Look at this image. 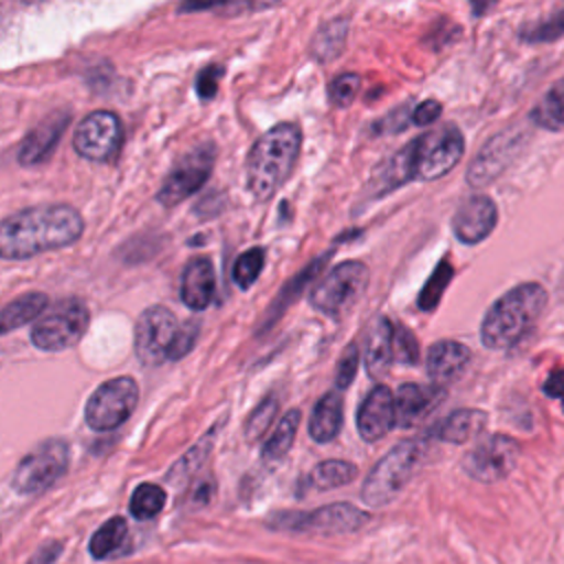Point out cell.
I'll use <instances>...</instances> for the list:
<instances>
[{"mask_svg": "<svg viewBox=\"0 0 564 564\" xmlns=\"http://www.w3.org/2000/svg\"><path fill=\"white\" fill-rule=\"evenodd\" d=\"M84 231L82 214L70 205H37L0 220V258L24 260L73 245Z\"/></svg>", "mask_w": 564, "mask_h": 564, "instance_id": "obj_1", "label": "cell"}, {"mask_svg": "<svg viewBox=\"0 0 564 564\" xmlns=\"http://www.w3.org/2000/svg\"><path fill=\"white\" fill-rule=\"evenodd\" d=\"M546 291L538 282H524L498 297L480 324V339L491 350L516 346L546 308Z\"/></svg>", "mask_w": 564, "mask_h": 564, "instance_id": "obj_2", "label": "cell"}, {"mask_svg": "<svg viewBox=\"0 0 564 564\" xmlns=\"http://www.w3.org/2000/svg\"><path fill=\"white\" fill-rule=\"evenodd\" d=\"M302 148L297 123L284 121L267 130L247 156V187L256 200H267L289 178Z\"/></svg>", "mask_w": 564, "mask_h": 564, "instance_id": "obj_3", "label": "cell"}, {"mask_svg": "<svg viewBox=\"0 0 564 564\" xmlns=\"http://www.w3.org/2000/svg\"><path fill=\"white\" fill-rule=\"evenodd\" d=\"M421 456L423 445L419 441H401L394 445L366 476L361 485V500L370 507L388 505L408 485Z\"/></svg>", "mask_w": 564, "mask_h": 564, "instance_id": "obj_4", "label": "cell"}, {"mask_svg": "<svg viewBox=\"0 0 564 564\" xmlns=\"http://www.w3.org/2000/svg\"><path fill=\"white\" fill-rule=\"evenodd\" d=\"M465 150L463 132L456 126H438L408 145L410 176L434 181L456 167Z\"/></svg>", "mask_w": 564, "mask_h": 564, "instance_id": "obj_5", "label": "cell"}, {"mask_svg": "<svg viewBox=\"0 0 564 564\" xmlns=\"http://www.w3.org/2000/svg\"><path fill=\"white\" fill-rule=\"evenodd\" d=\"M370 271L359 260H346L341 264H335L311 291L308 300L315 311L339 317L346 311L352 308V304L359 300V295L366 291Z\"/></svg>", "mask_w": 564, "mask_h": 564, "instance_id": "obj_6", "label": "cell"}, {"mask_svg": "<svg viewBox=\"0 0 564 564\" xmlns=\"http://www.w3.org/2000/svg\"><path fill=\"white\" fill-rule=\"evenodd\" d=\"M68 456L70 452L66 441L62 438L42 441L18 463L11 478V487L24 496L42 494L66 474Z\"/></svg>", "mask_w": 564, "mask_h": 564, "instance_id": "obj_7", "label": "cell"}, {"mask_svg": "<svg viewBox=\"0 0 564 564\" xmlns=\"http://www.w3.org/2000/svg\"><path fill=\"white\" fill-rule=\"evenodd\" d=\"M88 319L90 315L82 300H59L37 317L31 328V341L42 350H64L82 339Z\"/></svg>", "mask_w": 564, "mask_h": 564, "instance_id": "obj_8", "label": "cell"}, {"mask_svg": "<svg viewBox=\"0 0 564 564\" xmlns=\"http://www.w3.org/2000/svg\"><path fill=\"white\" fill-rule=\"evenodd\" d=\"M139 386L132 377H115L104 381L86 403V423L95 432L119 427L137 408Z\"/></svg>", "mask_w": 564, "mask_h": 564, "instance_id": "obj_9", "label": "cell"}, {"mask_svg": "<svg viewBox=\"0 0 564 564\" xmlns=\"http://www.w3.org/2000/svg\"><path fill=\"white\" fill-rule=\"evenodd\" d=\"M178 322L174 313L161 304L145 308L134 328V350L143 366H159L170 359Z\"/></svg>", "mask_w": 564, "mask_h": 564, "instance_id": "obj_10", "label": "cell"}, {"mask_svg": "<svg viewBox=\"0 0 564 564\" xmlns=\"http://www.w3.org/2000/svg\"><path fill=\"white\" fill-rule=\"evenodd\" d=\"M214 159H216V148L212 143H203L192 152H187L163 181L156 194V200L165 207H174L187 196H192L194 192H198L214 167Z\"/></svg>", "mask_w": 564, "mask_h": 564, "instance_id": "obj_11", "label": "cell"}, {"mask_svg": "<svg viewBox=\"0 0 564 564\" xmlns=\"http://www.w3.org/2000/svg\"><path fill=\"white\" fill-rule=\"evenodd\" d=\"M366 520L368 513L361 511L359 507L348 502H335L328 507H319L311 513H284L282 520H275V527L302 533L335 535L357 531L361 524H366Z\"/></svg>", "mask_w": 564, "mask_h": 564, "instance_id": "obj_12", "label": "cell"}, {"mask_svg": "<svg viewBox=\"0 0 564 564\" xmlns=\"http://www.w3.org/2000/svg\"><path fill=\"white\" fill-rule=\"evenodd\" d=\"M520 447L511 436L489 434L467 454L465 471L480 482L502 480L518 463Z\"/></svg>", "mask_w": 564, "mask_h": 564, "instance_id": "obj_13", "label": "cell"}, {"mask_svg": "<svg viewBox=\"0 0 564 564\" xmlns=\"http://www.w3.org/2000/svg\"><path fill=\"white\" fill-rule=\"evenodd\" d=\"M75 150L88 161H110L121 145V123L110 110H95L73 134Z\"/></svg>", "mask_w": 564, "mask_h": 564, "instance_id": "obj_14", "label": "cell"}, {"mask_svg": "<svg viewBox=\"0 0 564 564\" xmlns=\"http://www.w3.org/2000/svg\"><path fill=\"white\" fill-rule=\"evenodd\" d=\"M524 139H527V132L520 128H509V130L491 137L480 148V152L476 154V159L471 161V165L467 170L469 185L485 187L487 183L496 181V176H500V172L507 170L509 163L518 156Z\"/></svg>", "mask_w": 564, "mask_h": 564, "instance_id": "obj_15", "label": "cell"}, {"mask_svg": "<svg viewBox=\"0 0 564 564\" xmlns=\"http://www.w3.org/2000/svg\"><path fill=\"white\" fill-rule=\"evenodd\" d=\"M496 223H498L496 203L485 194H474L458 205L452 218V229L463 245H478L494 231Z\"/></svg>", "mask_w": 564, "mask_h": 564, "instance_id": "obj_16", "label": "cell"}, {"mask_svg": "<svg viewBox=\"0 0 564 564\" xmlns=\"http://www.w3.org/2000/svg\"><path fill=\"white\" fill-rule=\"evenodd\" d=\"M394 425V394L386 386H375L357 412L359 436L368 443L383 438Z\"/></svg>", "mask_w": 564, "mask_h": 564, "instance_id": "obj_17", "label": "cell"}, {"mask_svg": "<svg viewBox=\"0 0 564 564\" xmlns=\"http://www.w3.org/2000/svg\"><path fill=\"white\" fill-rule=\"evenodd\" d=\"M441 386H419V383H403L394 397V423L401 427H412L419 423L436 403L443 399Z\"/></svg>", "mask_w": 564, "mask_h": 564, "instance_id": "obj_18", "label": "cell"}, {"mask_svg": "<svg viewBox=\"0 0 564 564\" xmlns=\"http://www.w3.org/2000/svg\"><path fill=\"white\" fill-rule=\"evenodd\" d=\"M70 119L68 110H57L51 117H46L37 128H33L26 139L22 141V148L18 152V159L22 165H35L46 161V156L55 150L66 123Z\"/></svg>", "mask_w": 564, "mask_h": 564, "instance_id": "obj_19", "label": "cell"}, {"mask_svg": "<svg viewBox=\"0 0 564 564\" xmlns=\"http://www.w3.org/2000/svg\"><path fill=\"white\" fill-rule=\"evenodd\" d=\"M216 291V273L209 258H194L187 262L181 278V300L192 311H203L212 304Z\"/></svg>", "mask_w": 564, "mask_h": 564, "instance_id": "obj_20", "label": "cell"}, {"mask_svg": "<svg viewBox=\"0 0 564 564\" xmlns=\"http://www.w3.org/2000/svg\"><path fill=\"white\" fill-rule=\"evenodd\" d=\"M469 361V348L454 339H441L427 350L425 368L434 386L454 381Z\"/></svg>", "mask_w": 564, "mask_h": 564, "instance_id": "obj_21", "label": "cell"}, {"mask_svg": "<svg viewBox=\"0 0 564 564\" xmlns=\"http://www.w3.org/2000/svg\"><path fill=\"white\" fill-rule=\"evenodd\" d=\"M392 364V324L377 315L364 333V366L370 377H381Z\"/></svg>", "mask_w": 564, "mask_h": 564, "instance_id": "obj_22", "label": "cell"}, {"mask_svg": "<svg viewBox=\"0 0 564 564\" xmlns=\"http://www.w3.org/2000/svg\"><path fill=\"white\" fill-rule=\"evenodd\" d=\"M341 423H344L341 392L333 390V392H326L315 403L311 421H308V434L315 443H328L339 434Z\"/></svg>", "mask_w": 564, "mask_h": 564, "instance_id": "obj_23", "label": "cell"}, {"mask_svg": "<svg viewBox=\"0 0 564 564\" xmlns=\"http://www.w3.org/2000/svg\"><path fill=\"white\" fill-rule=\"evenodd\" d=\"M487 425V414L482 410L476 408H463L452 412L449 416H445L436 427H434V436L447 443H467L474 436H478Z\"/></svg>", "mask_w": 564, "mask_h": 564, "instance_id": "obj_24", "label": "cell"}, {"mask_svg": "<svg viewBox=\"0 0 564 564\" xmlns=\"http://www.w3.org/2000/svg\"><path fill=\"white\" fill-rule=\"evenodd\" d=\"M48 304L44 293H24L0 308V335L40 317Z\"/></svg>", "mask_w": 564, "mask_h": 564, "instance_id": "obj_25", "label": "cell"}, {"mask_svg": "<svg viewBox=\"0 0 564 564\" xmlns=\"http://www.w3.org/2000/svg\"><path fill=\"white\" fill-rule=\"evenodd\" d=\"M346 35H348V18H333L330 22L322 24V29L315 33L311 53L317 62H330L339 57V53L346 46Z\"/></svg>", "mask_w": 564, "mask_h": 564, "instance_id": "obj_26", "label": "cell"}, {"mask_svg": "<svg viewBox=\"0 0 564 564\" xmlns=\"http://www.w3.org/2000/svg\"><path fill=\"white\" fill-rule=\"evenodd\" d=\"M126 540H128V524L121 516H115L93 533L88 551L95 560L115 557L117 553H121Z\"/></svg>", "mask_w": 564, "mask_h": 564, "instance_id": "obj_27", "label": "cell"}, {"mask_svg": "<svg viewBox=\"0 0 564 564\" xmlns=\"http://www.w3.org/2000/svg\"><path fill=\"white\" fill-rule=\"evenodd\" d=\"M531 121L546 130L564 128V79H557L531 110Z\"/></svg>", "mask_w": 564, "mask_h": 564, "instance_id": "obj_28", "label": "cell"}, {"mask_svg": "<svg viewBox=\"0 0 564 564\" xmlns=\"http://www.w3.org/2000/svg\"><path fill=\"white\" fill-rule=\"evenodd\" d=\"M300 419H302V412L300 410H289L280 421L278 425L273 427L271 436L267 438L264 447H262V456L267 460H280L284 458V454L291 449L293 441H295V434H297V427H300Z\"/></svg>", "mask_w": 564, "mask_h": 564, "instance_id": "obj_29", "label": "cell"}, {"mask_svg": "<svg viewBox=\"0 0 564 564\" xmlns=\"http://www.w3.org/2000/svg\"><path fill=\"white\" fill-rule=\"evenodd\" d=\"M357 478V467L348 460H322L315 465V469L308 474V485L313 489H335L341 485H348Z\"/></svg>", "mask_w": 564, "mask_h": 564, "instance_id": "obj_30", "label": "cell"}, {"mask_svg": "<svg viewBox=\"0 0 564 564\" xmlns=\"http://www.w3.org/2000/svg\"><path fill=\"white\" fill-rule=\"evenodd\" d=\"M163 507H165V491L154 482L139 485L130 498V513L137 520H150L159 516Z\"/></svg>", "mask_w": 564, "mask_h": 564, "instance_id": "obj_31", "label": "cell"}, {"mask_svg": "<svg viewBox=\"0 0 564 564\" xmlns=\"http://www.w3.org/2000/svg\"><path fill=\"white\" fill-rule=\"evenodd\" d=\"M452 275H454L452 264L447 260H441L438 267L434 269V273L430 275V280L425 282V286L419 293V308H423V311L436 308L445 289H447V284H449V280H452Z\"/></svg>", "mask_w": 564, "mask_h": 564, "instance_id": "obj_32", "label": "cell"}, {"mask_svg": "<svg viewBox=\"0 0 564 564\" xmlns=\"http://www.w3.org/2000/svg\"><path fill=\"white\" fill-rule=\"evenodd\" d=\"M262 267H264V249H260V247L247 249L234 262V271H231L234 282L240 289H249L256 282V278L260 275Z\"/></svg>", "mask_w": 564, "mask_h": 564, "instance_id": "obj_33", "label": "cell"}, {"mask_svg": "<svg viewBox=\"0 0 564 564\" xmlns=\"http://www.w3.org/2000/svg\"><path fill=\"white\" fill-rule=\"evenodd\" d=\"M564 35V9L551 13L549 18L540 20V22H533V24H527L522 31H520V37L524 42H553L557 37Z\"/></svg>", "mask_w": 564, "mask_h": 564, "instance_id": "obj_34", "label": "cell"}, {"mask_svg": "<svg viewBox=\"0 0 564 564\" xmlns=\"http://www.w3.org/2000/svg\"><path fill=\"white\" fill-rule=\"evenodd\" d=\"M392 361L412 366L419 361V341L403 324H392Z\"/></svg>", "mask_w": 564, "mask_h": 564, "instance_id": "obj_35", "label": "cell"}, {"mask_svg": "<svg viewBox=\"0 0 564 564\" xmlns=\"http://www.w3.org/2000/svg\"><path fill=\"white\" fill-rule=\"evenodd\" d=\"M275 412H278V397H267L253 412L251 416L247 419V427H245V434L249 441H258L267 430L269 425L273 423L275 419Z\"/></svg>", "mask_w": 564, "mask_h": 564, "instance_id": "obj_36", "label": "cell"}, {"mask_svg": "<svg viewBox=\"0 0 564 564\" xmlns=\"http://www.w3.org/2000/svg\"><path fill=\"white\" fill-rule=\"evenodd\" d=\"M361 88V77L357 73H344L337 75L330 86H328V99L337 108H346L359 93Z\"/></svg>", "mask_w": 564, "mask_h": 564, "instance_id": "obj_37", "label": "cell"}, {"mask_svg": "<svg viewBox=\"0 0 564 564\" xmlns=\"http://www.w3.org/2000/svg\"><path fill=\"white\" fill-rule=\"evenodd\" d=\"M359 348L357 344H348L346 350L341 352L339 357V364H337V372H335V388L341 392L350 386V381L355 379L357 375V368H359Z\"/></svg>", "mask_w": 564, "mask_h": 564, "instance_id": "obj_38", "label": "cell"}, {"mask_svg": "<svg viewBox=\"0 0 564 564\" xmlns=\"http://www.w3.org/2000/svg\"><path fill=\"white\" fill-rule=\"evenodd\" d=\"M196 333H198V324L196 322L181 324L178 333H176V339H174V346H172V352H170V359H181L183 355H187L189 348L196 341Z\"/></svg>", "mask_w": 564, "mask_h": 564, "instance_id": "obj_39", "label": "cell"}, {"mask_svg": "<svg viewBox=\"0 0 564 564\" xmlns=\"http://www.w3.org/2000/svg\"><path fill=\"white\" fill-rule=\"evenodd\" d=\"M209 438H212V436H205L192 452H187V454L183 456V460H181L178 465H174L170 478H172L174 474H189L192 469H196V467L205 460V456H207V452H209V445H212Z\"/></svg>", "mask_w": 564, "mask_h": 564, "instance_id": "obj_40", "label": "cell"}, {"mask_svg": "<svg viewBox=\"0 0 564 564\" xmlns=\"http://www.w3.org/2000/svg\"><path fill=\"white\" fill-rule=\"evenodd\" d=\"M223 77V68L220 66H207L200 70V75L196 77V93L203 99H212L216 95L218 88V79Z\"/></svg>", "mask_w": 564, "mask_h": 564, "instance_id": "obj_41", "label": "cell"}, {"mask_svg": "<svg viewBox=\"0 0 564 564\" xmlns=\"http://www.w3.org/2000/svg\"><path fill=\"white\" fill-rule=\"evenodd\" d=\"M441 112H443L441 104L434 101V99H427V101H421L419 106H414V110L410 115V121L414 126H430L441 117Z\"/></svg>", "mask_w": 564, "mask_h": 564, "instance_id": "obj_42", "label": "cell"}, {"mask_svg": "<svg viewBox=\"0 0 564 564\" xmlns=\"http://www.w3.org/2000/svg\"><path fill=\"white\" fill-rule=\"evenodd\" d=\"M544 392L553 399H562L564 401V370H553L549 375V379L544 381Z\"/></svg>", "mask_w": 564, "mask_h": 564, "instance_id": "obj_43", "label": "cell"}, {"mask_svg": "<svg viewBox=\"0 0 564 564\" xmlns=\"http://www.w3.org/2000/svg\"><path fill=\"white\" fill-rule=\"evenodd\" d=\"M59 551H62V542H46V544L33 555V560H31L29 564H51V562L57 557Z\"/></svg>", "mask_w": 564, "mask_h": 564, "instance_id": "obj_44", "label": "cell"}]
</instances>
